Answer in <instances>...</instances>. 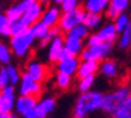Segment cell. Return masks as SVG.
I'll return each instance as SVG.
<instances>
[{
  "instance_id": "cell-1",
  "label": "cell",
  "mask_w": 131,
  "mask_h": 118,
  "mask_svg": "<svg viewBox=\"0 0 131 118\" xmlns=\"http://www.w3.org/2000/svg\"><path fill=\"white\" fill-rule=\"evenodd\" d=\"M105 95L100 92H85L77 99L72 112L73 118H85L90 112L102 107Z\"/></svg>"
},
{
  "instance_id": "cell-2",
  "label": "cell",
  "mask_w": 131,
  "mask_h": 118,
  "mask_svg": "<svg viewBox=\"0 0 131 118\" xmlns=\"http://www.w3.org/2000/svg\"><path fill=\"white\" fill-rule=\"evenodd\" d=\"M130 94L131 88L129 86H122L113 93H108L103 98L101 110L113 116L117 112V110L125 102V100L130 96Z\"/></svg>"
},
{
  "instance_id": "cell-3",
  "label": "cell",
  "mask_w": 131,
  "mask_h": 118,
  "mask_svg": "<svg viewBox=\"0 0 131 118\" xmlns=\"http://www.w3.org/2000/svg\"><path fill=\"white\" fill-rule=\"evenodd\" d=\"M35 39L36 37L32 34L31 28H27L23 33L12 36L10 42L12 53L16 54L17 57H25L30 51Z\"/></svg>"
},
{
  "instance_id": "cell-4",
  "label": "cell",
  "mask_w": 131,
  "mask_h": 118,
  "mask_svg": "<svg viewBox=\"0 0 131 118\" xmlns=\"http://www.w3.org/2000/svg\"><path fill=\"white\" fill-rule=\"evenodd\" d=\"M113 50V43L112 42H100L94 46H88L84 48L81 53V59L85 60H94L99 63L100 60H102L107 57Z\"/></svg>"
},
{
  "instance_id": "cell-5",
  "label": "cell",
  "mask_w": 131,
  "mask_h": 118,
  "mask_svg": "<svg viewBox=\"0 0 131 118\" xmlns=\"http://www.w3.org/2000/svg\"><path fill=\"white\" fill-rule=\"evenodd\" d=\"M84 15H85V10L82 7H76L75 10L64 12L60 17L58 27L61 29V32L68 33L69 30H71L76 25L83 23Z\"/></svg>"
},
{
  "instance_id": "cell-6",
  "label": "cell",
  "mask_w": 131,
  "mask_h": 118,
  "mask_svg": "<svg viewBox=\"0 0 131 118\" xmlns=\"http://www.w3.org/2000/svg\"><path fill=\"white\" fill-rule=\"evenodd\" d=\"M43 13V8H42V4L41 3H36L35 5H32L31 7L24 12V15L22 16L20 19L23 21V23L27 27H31L32 24H35L36 22H39L42 17Z\"/></svg>"
},
{
  "instance_id": "cell-7",
  "label": "cell",
  "mask_w": 131,
  "mask_h": 118,
  "mask_svg": "<svg viewBox=\"0 0 131 118\" xmlns=\"http://www.w3.org/2000/svg\"><path fill=\"white\" fill-rule=\"evenodd\" d=\"M80 59L77 58V55H70L69 58L64 59L58 62V71L59 72H64V74H68V75H77V71L80 67Z\"/></svg>"
},
{
  "instance_id": "cell-8",
  "label": "cell",
  "mask_w": 131,
  "mask_h": 118,
  "mask_svg": "<svg viewBox=\"0 0 131 118\" xmlns=\"http://www.w3.org/2000/svg\"><path fill=\"white\" fill-rule=\"evenodd\" d=\"M27 72H28L35 81L41 82V81L46 80V77H47L48 69L43 64L31 60V62H29V63L27 64Z\"/></svg>"
},
{
  "instance_id": "cell-9",
  "label": "cell",
  "mask_w": 131,
  "mask_h": 118,
  "mask_svg": "<svg viewBox=\"0 0 131 118\" xmlns=\"http://www.w3.org/2000/svg\"><path fill=\"white\" fill-rule=\"evenodd\" d=\"M36 99L37 98L34 95H20L16 101V111L23 116L27 111L36 107V105H37Z\"/></svg>"
},
{
  "instance_id": "cell-10",
  "label": "cell",
  "mask_w": 131,
  "mask_h": 118,
  "mask_svg": "<svg viewBox=\"0 0 131 118\" xmlns=\"http://www.w3.org/2000/svg\"><path fill=\"white\" fill-rule=\"evenodd\" d=\"M60 17H61L60 10L58 7H56V6H52V7H48L46 11H43L40 21L46 25H48L49 28H53L59 24Z\"/></svg>"
},
{
  "instance_id": "cell-11",
  "label": "cell",
  "mask_w": 131,
  "mask_h": 118,
  "mask_svg": "<svg viewBox=\"0 0 131 118\" xmlns=\"http://www.w3.org/2000/svg\"><path fill=\"white\" fill-rule=\"evenodd\" d=\"M129 6V0H111L106 10V15L110 19H115L120 13H123Z\"/></svg>"
},
{
  "instance_id": "cell-12",
  "label": "cell",
  "mask_w": 131,
  "mask_h": 118,
  "mask_svg": "<svg viewBox=\"0 0 131 118\" xmlns=\"http://www.w3.org/2000/svg\"><path fill=\"white\" fill-rule=\"evenodd\" d=\"M54 109H56V100L53 98H46L41 100L40 102H37L35 107L37 118H46Z\"/></svg>"
},
{
  "instance_id": "cell-13",
  "label": "cell",
  "mask_w": 131,
  "mask_h": 118,
  "mask_svg": "<svg viewBox=\"0 0 131 118\" xmlns=\"http://www.w3.org/2000/svg\"><path fill=\"white\" fill-rule=\"evenodd\" d=\"M64 47L66 48L71 55L81 54L83 51V40L78 39V37H73V36L66 35L65 37V42H64Z\"/></svg>"
},
{
  "instance_id": "cell-14",
  "label": "cell",
  "mask_w": 131,
  "mask_h": 118,
  "mask_svg": "<svg viewBox=\"0 0 131 118\" xmlns=\"http://www.w3.org/2000/svg\"><path fill=\"white\" fill-rule=\"evenodd\" d=\"M99 70V63L94 62V60H85L80 64L78 71H77V77L78 78H83L87 76L95 75V72Z\"/></svg>"
},
{
  "instance_id": "cell-15",
  "label": "cell",
  "mask_w": 131,
  "mask_h": 118,
  "mask_svg": "<svg viewBox=\"0 0 131 118\" xmlns=\"http://www.w3.org/2000/svg\"><path fill=\"white\" fill-rule=\"evenodd\" d=\"M64 42H65V39L60 35L56 36V37L51 41V43H49V50H48V59L51 60L52 63L57 62L58 54H59L60 51L64 48Z\"/></svg>"
},
{
  "instance_id": "cell-16",
  "label": "cell",
  "mask_w": 131,
  "mask_h": 118,
  "mask_svg": "<svg viewBox=\"0 0 131 118\" xmlns=\"http://www.w3.org/2000/svg\"><path fill=\"white\" fill-rule=\"evenodd\" d=\"M118 30H117V28H115L114 24H106L103 28L100 29V32L97 33V35L100 36V39L102 42H114L117 37H118Z\"/></svg>"
},
{
  "instance_id": "cell-17",
  "label": "cell",
  "mask_w": 131,
  "mask_h": 118,
  "mask_svg": "<svg viewBox=\"0 0 131 118\" xmlns=\"http://www.w3.org/2000/svg\"><path fill=\"white\" fill-rule=\"evenodd\" d=\"M110 3H111V0H85L84 10L87 12L101 13L107 10Z\"/></svg>"
},
{
  "instance_id": "cell-18",
  "label": "cell",
  "mask_w": 131,
  "mask_h": 118,
  "mask_svg": "<svg viewBox=\"0 0 131 118\" xmlns=\"http://www.w3.org/2000/svg\"><path fill=\"white\" fill-rule=\"evenodd\" d=\"M35 83L36 81L29 75L28 72L22 75V77H20V86H19L20 95H31Z\"/></svg>"
},
{
  "instance_id": "cell-19",
  "label": "cell",
  "mask_w": 131,
  "mask_h": 118,
  "mask_svg": "<svg viewBox=\"0 0 131 118\" xmlns=\"http://www.w3.org/2000/svg\"><path fill=\"white\" fill-rule=\"evenodd\" d=\"M100 70L103 74V76H106L107 78H114L118 76L119 67H118V64L115 63L114 60H105Z\"/></svg>"
},
{
  "instance_id": "cell-20",
  "label": "cell",
  "mask_w": 131,
  "mask_h": 118,
  "mask_svg": "<svg viewBox=\"0 0 131 118\" xmlns=\"http://www.w3.org/2000/svg\"><path fill=\"white\" fill-rule=\"evenodd\" d=\"M24 12H25L24 7L22 6L20 3H18V4L13 5V6H11L10 8H7V11H6L5 15H6L8 22H10V24H11V23H13V22L19 21L20 18H22V16L24 15Z\"/></svg>"
},
{
  "instance_id": "cell-21",
  "label": "cell",
  "mask_w": 131,
  "mask_h": 118,
  "mask_svg": "<svg viewBox=\"0 0 131 118\" xmlns=\"http://www.w3.org/2000/svg\"><path fill=\"white\" fill-rule=\"evenodd\" d=\"M15 107V94H4L0 100V113H10Z\"/></svg>"
},
{
  "instance_id": "cell-22",
  "label": "cell",
  "mask_w": 131,
  "mask_h": 118,
  "mask_svg": "<svg viewBox=\"0 0 131 118\" xmlns=\"http://www.w3.org/2000/svg\"><path fill=\"white\" fill-rule=\"evenodd\" d=\"M30 28H31V32L34 34V36L36 39H40V40H42L45 36H47L49 30H51V28L48 25H46L45 23H42L41 21L36 22L35 24H32Z\"/></svg>"
},
{
  "instance_id": "cell-23",
  "label": "cell",
  "mask_w": 131,
  "mask_h": 118,
  "mask_svg": "<svg viewBox=\"0 0 131 118\" xmlns=\"http://www.w3.org/2000/svg\"><path fill=\"white\" fill-rule=\"evenodd\" d=\"M83 23L85 24L89 29H95V28H97L100 24H101V16H100V13L85 12Z\"/></svg>"
},
{
  "instance_id": "cell-24",
  "label": "cell",
  "mask_w": 131,
  "mask_h": 118,
  "mask_svg": "<svg viewBox=\"0 0 131 118\" xmlns=\"http://www.w3.org/2000/svg\"><path fill=\"white\" fill-rule=\"evenodd\" d=\"M89 34V28L85 25L84 23H81L78 25H76L75 28H72L71 30H69L66 33V35L73 36V37H78V39L84 40Z\"/></svg>"
},
{
  "instance_id": "cell-25",
  "label": "cell",
  "mask_w": 131,
  "mask_h": 118,
  "mask_svg": "<svg viewBox=\"0 0 131 118\" xmlns=\"http://www.w3.org/2000/svg\"><path fill=\"white\" fill-rule=\"evenodd\" d=\"M113 116L115 118H131V94Z\"/></svg>"
},
{
  "instance_id": "cell-26",
  "label": "cell",
  "mask_w": 131,
  "mask_h": 118,
  "mask_svg": "<svg viewBox=\"0 0 131 118\" xmlns=\"http://www.w3.org/2000/svg\"><path fill=\"white\" fill-rule=\"evenodd\" d=\"M131 45V21L127 24V27L122 32L119 39V48L120 50H126Z\"/></svg>"
},
{
  "instance_id": "cell-27",
  "label": "cell",
  "mask_w": 131,
  "mask_h": 118,
  "mask_svg": "<svg viewBox=\"0 0 131 118\" xmlns=\"http://www.w3.org/2000/svg\"><path fill=\"white\" fill-rule=\"evenodd\" d=\"M12 58V50L4 42H0V64H10Z\"/></svg>"
},
{
  "instance_id": "cell-28",
  "label": "cell",
  "mask_w": 131,
  "mask_h": 118,
  "mask_svg": "<svg viewBox=\"0 0 131 118\" xmlns=\"http://www.w3.org/2000/svg\"><path fill=\"white\" fill-rule=\"evenodd\" d=\"M57 86L59 87L60 89H68L69 87L71 86V76L68 75V74H64V72H59L57 74Z\"/></svg>"
},
{
  "instance_id": "cell-29",
  "label": "cell",
  "mask_w": 131,
  "mask_h": 118,
  "mask_svg": "<svg viewBox=\"0 0 131 118\" xmlns=\"http://www.w3.org/2000/svg\"><path fill=\"white\" fill-rule=\"evenodd\" d=\"M95 82V75H90L87 76V77H83V78L80 80L78 82V89H80L81 93H85V92H89L93 84Z\"/></svg>"
},
{
  "instance_id": "cell-30",
  "label": "cell",
  "mask_w": 131,
  "mask_h": 118,
  "mask_svg": "<svg viewBox=\"0 0 131 118\" xmlns=\"http://www.w3.org/2000/svg\"><path fill=\"white\" fill-rule=\"evenodd\" d=\"M6 69H7L8 78H10V84L16 86L17 83L20 81V77H22L19 74V71H18V69H17L16 66H13V65H7Z\"/></svg>"
},
{
  "instance_id": "cell-31",
  "label": "cell",
  "mask_w": 131,
  "mask_h": 118,
  "mask_svg": "<svg viewBox=\"0 0 131 118\" xmlns=\"http://www.w3.org/2000/svg\"><path fill=\"white\" fill-rule=\"evenodd\" d=\"M130 23V18L126 13H120L119 16L114 19V25L117 28V30L119 33H122L127 27V24Z\"/></svg>"
},
{
  "instance_id": "cell-32",
  "label": "cell",
  "mask_w": 131,
  "mask_h": 118,
  "mask_svg": "<svg viewBox=\"0 0 131 118\" xmlns=\"http://www.w3.org/2000/svg\"><path fill=\"white\" fill-rule=\"evenodd\" d=\"M10 27H11V35L12 36L18 35V34H20V33H23L27 28H29V27H27V25L23 23V21H22V19L11 23V24H10Z\"/></svg>"
},
{
  "instance_id": "cell-33",
  "label": "cell",
  "mask_w": 131,
  "mask_h": 118,
  "mask_svg": "<svg viewBox=\"0 0 131 118\" xmlns=\"http://www.w3.org/2000/svg\"><path fill=\"white\" fill-rule=\"evenodd\" d=\"M8 84H10V78H8L7 69L6 67H1L0 69V89L5 88Z\"/></svg>"
},
{
  "instance_id": "cell-34",
  "label": "cell",
  "mask_w": 131,
  "mask_h": 118,
  "mask_svg": "<svg viewBox=\"0 0 131 118\" xmlns=\"http://www.w3.org/2000/svg\"><path fill=\"white\" fill-rule=\"evenodd\" d=\"M76 7H78V0H64V3L61 4L63 12L71 11V10H75Z\"/></svg>"
},
{
  "instance_id": "cell-35",
  "label": "cell",
  "mask_w": 131,
  "mask_h": 118,
  "mask_svg": "<svg viewBox=\"0 0 131 118\" xmlns=\"http://www.w3.org/2000/svg\"><path fill=\"white\" fill-rule=\"evenodd\" d=\"M100 42H102V41H101V39H100V36L97 35V34H93V35H90L87 40L88 46H94V45H97V43H100Z\"/></svg>"
},
{
  "instance_id": "cell-36",
  "label": "cell",
  "mask_w": 131,
  "mask_h": 118,
  "mask_svg": "<svg viewBox=\"0 0 131 118\" xmlns=\"http://www.w3.org/2000/svg\"><path fill=\"white\" fill-rule=\"evenodd\" d=\"M7 27H10V22H8L6 15L0 13V33L3 32L5 28H7Z\"/></svg>"
},
{
  "instance_id": "cell-37",
  "label": "cell",
  "mask_w": 131,
  "mask_h": 118,
  "mask_svg": "<svg viewBox=\"0 0 131 118\" xmlns=\"http://www.w3.org/2000/svg\"><path fill=\"white\" fill-rule=\"evenodd\" d=\"M70 55H71V54H70V52H69L68 50H66V48L64 47L63 50L60 51L59 54H58V59H57V63H58V62H60V60H64V59L69 58Z\"/></svg>"
},
{
  "instance_id": "cell-38",
  "label": "cell",
  "mask_w": 131,
  "mask_h": 118,
  "mask_svg": "<svg viewBox=\"0 0 131 118\" xmlns=\"http://www.w3.org/2000/svg\"><path fill=\"white\" fill-rule=\"evenodd\" d=\"M23 118H37L36 110H35V109H31V110L27 111V112L23 114Z\"/></svg>"
},
{
  "instance_id": "cell-39",
  "label": "cell",
  "mask_w": 131,
  "mask_h": 118,
  "mask_svg": "<svg viewBox=\"0 0 131 118\" xmlns=\"http://www.w3.org/2000/svg\"><path fill=\"white\" fill-rule=\"evenodd\" d=\"M0 118H10V113H0Z\"/></svg>"
},
{
  "instance_id": "cell-40",
  "label": "cell",
  "mask_w": 131,
  "mask_h": 118,
  "mask_svg": "<svg viewBox=\"0 0 131 118\" xmlns=\"http://www.w3.org/2000/svg\"><path fill=\"white\" fill-rule=\"evenodd\" d=\"M53 1H54L56 4H59V5H61L64 3V0H53Z\"/></svg>"
},
{
  "instance_id": "cell-41",
  "label": "cell",
  "mask_w": 131,
  "mask_h": 118,
  "mask_svg": "<svg viewBox=\"0 0 131 118\" xmlns=\"http://www.w3.org/2000/svg\"><path fill=\"white\" fill-rule=\"evenodd\" d=\"M10 118H18V117H17L16 113H12V112H10Z\"/></svg>"
},
{
  "instance_id": "cell-42",
  "label": "cell",
  "mask_w": 131,
  "mask_h": 118,
  "mask_svg": "<svg viewBox=\"0 0 131 118\" xmlns=\"http://www.w3.org/2000/svg\"><path fill=\"white\" fill-rule=\"evenodd\" d=\"M48 1H49V0H37V3H41V4H46Z\"/></svg>"
},
{
  "instance_id": "cell-43",
  "label": "cell",
  "mask_w": 131,
  "mask_h": 118,
  "mask_svg": "<svg viewBox=\"0 0 131 118\" xmlns=\"http://www.w3.org/2000/svg\"><path fill=\"white\" fill-rule=\"evenodd\" d=\"M3 95H4V94H3V91H1V89H0V100H1V99H3Z\"/></svg>"
},
{
  "instance_id": "cell-44",
  "label": "cell",
  "mask_w": 131,
  "mask_h": 118,
  "mask_svg": "<svg viewBox=\"0 0 131 118\" xmlns=\"http://www.w3.org/2000/svg\"><path fill=\"white\" fill-rule=\"evenodd\" d=\"M16 1H22V0H16Z\"/></svg>"
},
{
  "instance_id": "cell-45",
  "label": "cell",
  "mask_w": 131,
  "mask_h": 118,
  "mask_svg": "<svg viewBox=\"0 0 131 118\" xmlns=\"http://www.w3.org/2000/svg\"><path fill=\"white\" fill-rule=\"evenodd\" d=\"M112 118H115V117H114V116H112Z\"/></svg>"
},
{
  "instance_id": "cell-46",
  "label": "cell",
  "mask_w": 131,
  "mask_h": 118,
  "mask_svg": "<svg viewBox=\"0 0 131 118\" xmlns=\"http://www.w3.org/2000/svg\"><path fill=\"white\" fill-rule=\"evenodd\" d=\"M0 10H1V5H0Z\"/></svg>"
},
{
  "instance_id": "cell-47",
  "label": "cell",
  "mask_w": 131,
  "mask_h": 118,
  "mask_svg": "<svg viewBox=\"0 0 131 118\" xmlns=\"http://www.w3.org/2000/svg\"><path fill=\"white\" fill-rule=\"evenodd\" d=\"M130 47H131V45H130Z\"/></svg>"
}]
</instances>
